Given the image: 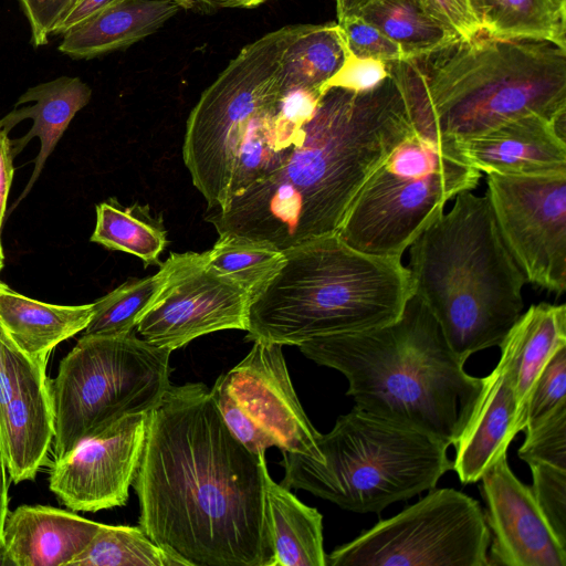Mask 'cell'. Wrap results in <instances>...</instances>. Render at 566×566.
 <instances>
[{
  "label": "cell",
  "instance_id": "obj_41",
  "mask_svg": "<svg viewBox=\"0 0 566 566\" xmlns=\"http://www.w3.org/2000/svg\"><path fill=\"white\" fill-rule=\"evenodd\" d=\"M8 490H9V485H8L7 462H6L2 442H1V438H0V545H1V534H2L3 523H4L7 514L9 512V510H8V503H9Z\"/></svg>",
  "mask_w": 566,
  "mask_h": 566
},
{
  "label": "cell",
  "instance_id": "obj_1",
  "mask_svg": "<svg viewBox=\"0 0 566 566\" xmlns=\"http://www.w3.org/2000/svg\"><path fill=\"white\" fill-rule=\"evenodd\" d=\"M265 453L229 430L202 382L166 390L148 412L132 486L139 526L184 566H274Z\"/></svg>",
  "mask_w": 566,
  "mask_h": 566
},
{
  "label": "cell",
  "instance_id": "obj_29",
  "mask_svg": "<svg viewBox=\"0 0 566 566\" xmlns=\"http://www.w3.org/2000/svg\"><path fill=\"white\" fill-rule=\"evenodd\" d=\"M206 255L213 270L240 284L251 297L284 261L283 251L274 245L234 234L219 235Z\"/></svg>",
  "mask_w": 566,
  "mask_h": 566
},
{
  "label": "cell",
  "instance_id": "obj_44",
  "mask_svg": "<svg viewBox=\"0 0 566 566\" xmlns=\"http://www.w3.org/2000/svg\"><path fill=\"white\" fill-rule=\"evenodd\" d=\"M179 6L180 9L195 10V9H209L203 0H170Z\"/></svg>",
  "mask_w": 566,
  "mask_h": 566
},
{
  "label": "cell",
  "instance_id": "obj_26",
  "mask_svg": "<svg viewBox=\"0 0 566 566\" xmlns=\"http://www.w3.org/2000/svg\"><path fill=\"white\" fill-rule=\"evenodd\" d=\"M348 53L336 21L305 24L284 53L281 92L293 87L316 88L338 71ZM324 93V92H323Z\"/></svg>",
  "mask_w": 566,
  "mask_h": 566
},
{
  "label": "cell",
  "instance_id": "obj_43",
  "mask_svg": "<svg viewBox=\"0 0 566 566\" xmlns=\"http://www.w3.org/2000/svg\"><path fill=\"white\" fill-rule=\"evenodd\" d=\"M209 8L251 9L270 0H203Z\"/></svg>",
  "mask_w": 566,
  "mask_h": 566
},
{
  "label": "cell",
  "instance_id": "obj_30",
  "mask_svg": "<svg viewBox=\"0 0 566 566\" xmlns=\"http://www.w3.org/2000/svg\"><path fill=\"white\" fill-rule=\"evenodd\" d=\"M165 279L164 268L150 276L128 280L93 302L92 317L83 331L88 336H123L136 331Z\"/></svg>",
  "mask_w": 566,
  "mask_h": 566
},
{
  "label": "cell",
  "instance_id": "obj_9",
  "mask_svg": "<svg viewBox=\"0 0 566 566\" xmlns=\"http://www.w3.org/2000/svg\"><path fill=\"white\" fill-rule=\"evenodd\" d=\"M491 534L478 501L431 489L326 555V566H489Z\"/></svg>",
  "mask_w": 566,
  "mask_h": 566
},
{
  "label": "cell",
  "instance_id": "obj_6",
  "mask_svg": "<svg viewBox=\"0 0 566 566\" xmlns=\"http://www.w3.org/2000/svg\"><path fill=\"white\" fill-rule=\"evenodd\" d=\"M317 448L321 462L282 451L281 484L355 513H379L436 488L453 463L444 442L357 407L321 433Z\"/></svg>",
  "mask_w": 566,
  "mask_h": 566
},
{
  "label": "cell",
  "instance_id": "obj_12",
  "mask_svg": "<svg viewBox=\"0 0 566 566\" xmlns=\"http://www.w3.org/2000/svg\"><path fill=\"white\" fill-rule=\"evenodd\" d=\"M485 197L500 235L526 283L566 290V175L486 174Z\"/></svg>",
  "mask_w": 566,
  "mask_h": 566
},
{
  "label": "cell",
  "instance_id": "obj_8",
  "mask_svg": "<svg viewBox=\"0 0 566 566\" xmlns=\"http://www.w3.org/2000/svg\"><path fill=\"white\" fill-rule=\"evenodd\" d=\"M304 28L284 25L247 44L189 113L182 159L208 210L227 201L234 160L251 123L276 107L284 53Z\"/></svg>",
  "mask_w": 566,
  "mask_h": 566
},
{
  "label": "cell",
  "instance_id": "obj_24",
  "mask_svg": "<svg viewBox=\"0 0 566 566\" xmlns=\"http://www.w3.org/2000/svg\"><path fill=\"white\" fill-rule=\"evenodd\" d=\"M480 32L566 49V0H467Z\"/></svg>",
  "mask_w": 566,
  "mask_h": 566
},
{
  "label": "cell",
  "instance_id": "obj_31",
  "mask_svg": "<svg viewBox=\"0 0 566 566\" xmlns=\"http://www.w3.org/2000/svg\"><path fill=\"white\" fill-rule=\"evenodd\" d=\"M323 92L316 88L293 87L281 92L274 114L275 146L289 153L301 144L303 127L312 119Z\"/></svg>",
  "mask_w": 566,
  "mask_h": 566
},
{
  "label": "cell",
  "instance_id": "obj_39",
  "mask_svg": "<svg viewBox=\"0 0 566 566\" xmlns=\"http://www.w3.org/2000/svg\"><path fill=\"white\" fill-rule=\"evenodd\" d=\"M125 0H77L53 35H62Z\"/></svg>",
  "mask_w": 566,
  "mask_h": 566
},
{
  "label": "cell",
  "instance_id": "obj_32",
  "mask_svg": "<svg viewBox=\"0 0 566 566\" xmlns=\"http://www.w3.org/2000/svg\"><path fill=\"white\" fill-rule=\"evenodd\" d=\"M533 497L548 526L566 547V469L547 463H528Z\"/></svg>",
  "mask_w": 566,
  "mask_h": 566
},
{
  "label": "cell",
  "instance_id": "obj_45",
  "mask_svg": "<svg viewBox=\"0 0 566 566\" xmlns=\"http://www.w3.org/2000/svg\"><path fill=\"white\" fill-rule=\"evenodd\" d=\"M3 261H4V255H3V249H2V244H1V240H0V272L3 268Z\"/></svg>",
  "mask_w": 566,
  "mask_h": 566
},
{
  "label": "cell",
  "instance_id": "obj_33",
  "mask_svg": "<svg viewBox=\"0 0 566 566\" xmlns=\"http://www.w3.org/2000/svg\"><path fill=\"white\" fill-rule=\"evenodd\" d=\"M566 346L560 347L546 363L531 389L524 431L544 420L558 406L566 402Z\"/></svg>",
  "mask_w": 566,
  "mask_h": 566
},
{
  "label": "cell",
  "instance_id": "obj_40",
  "mask_svg": "<svg viewBox=\"0 0 566 566\" xmlns=\"http://www.w3.org/2000/svg\"><path fill=\"white\" fill-rule=\"evenodd\" d=\"M13 158L11 140L8 134L0 128V234L13 179Z\"/></svg>",
  "mask_w": 566,
  "mask_h": 566
},
{
  "label": "cell",
  "instance_id": "obj_28",
  "mask_svg": "<svg viewBox=\"0 0 566 566\" xmlns=\"http://www.w3.org/2000/svg\"><path fill=\"white\" fill-rule=\"evenodd\" d=\"M70 566H184L140 526L102 524Z\"/></svg>",
  "mask_w": 566,
  "mask_h": 566
},
{
  "label": "cell",
  "instance_id": "obj_16",
  "mask_svg": "<svg viewBox=\"0 0 566 566\" xmlns=\"http://www.w3.org/2000/svg\"><path fill=\"white\" fill-rule=\"evenodd\" d=\"M566 117L531 114L480 135L446 144L480 172L504 176L566 175Z\"/></svg>",
  "mask_w": 566,
  "mask_h": 566
},
{
  "label": "cell",
  "instance_id": "obj_38",
  "mask_svg": "<svg viewBox=\"0 0 566 566\" xmlns=\"http://www.w3.org/2000/svg\"><path fill=\"white\" fill-rule=\"evenodd\" d=\"M429 12L452 29L461 39L480 34V29L470 14L467 0H421Z\"/></svg>",
  "mask_w": 566,
  "mask_h": 566
},
{
  "label": "cell",
  "instance_id": "obj_23",
  "mask_svg": "<svg viewBox=\"0 0 566 566\" xmlns=\"http://www.w3.org/2000/svg\"><path fill=\"white\" fill-rule=\"evenodd\" d=\"M265 503L274 566H326L323 516L265 475Z\"/></svg>",
  "mask_w": 566,
  "mask_h": 566
},
{
  "label": "cell",
  "instance_id": "obj_27",
  "mask_svg": "<svg viewBox=\"0 0 566 566\" xmlns=\"http://www.w3.org/2000/svg\"><path fill=\"white\" fill-rule=\"evenodd\" d=\"M91 241L136 255L144 266L158 264L167 244L161 220L154 219L147 207H123L115 199L96 206V223Z\"/></svg>",
  "mask_w": 566,
  "mask_h": 566
},
{
  "label": "cell",
  "instance_id": "obj_3",
  "mask_svg": "<svg viewBox=\"0 0 566 566\" xmlns=\"http://www.w3.org/2000/svg\"><path fill=\"white\" fill-rule=\"evenodd\" d=\"M340 371L355 407L429 434L449 447L463 429L483 378L469 375L426 304L415 294L380 327L316 337L297 346Z\"/></svg>",
  "mask_w": 566,
  "mask_h": 566
},
{
  "label": "cell",
  "instance_id": "obj_42",
  "mask_svg": "<svg viewBox=\"0 0 566 566\" xmlns=\"http://www.w3.org/2000/svg\"><path fill=\"white\" fill-rule=\"evenodd\" d=\"M374 1L376 0H335L337 21L356 15L363 8Z\"/></svg>",
  "mask_w": 566,
  "mask_h": 566
},
{
  "label": "cell",
  "instance_id": "obj_10",
  "mask_svg": "<svg viewBox=\"0 0 566 566\" xmlns=\"http://www.w3.org/2000/svg\"><path fill=\"white\" fill-rule=\"evenodd\" d=\"M449 149L442 165L422 177L401 176L381 166L353 200L338 237L360 252L401 258L451 199L479 185L482 172Z\"/></svg>",
  "mask_w": 566,
  "mask_h": 566
},
{
  "label": "cell",
  "instance_id": "obj_34",
  "mask_svg": "<svg viewBox=\"0 0 566 566\" xmlns=\"http://www.w3.org/2000/svg\"><path fill=\"white\" fill-rule=\"evenodd\" d=\"M525 433V441L518 449L523 461L566 469V402Z\"/></svg>",
  "mask_w": 566,
  "mask_h": 566
},
{
  "label": "cell",
  "instance_id": "obj_17",
  "mask_svg": "<svg viewBox=\"0 0 566 566\" xmlns=\"http://www.w3.org/2000/svg\"><path fill=\"white\" fill-rule=\"evenodd\" d=\"M520 431L515 388L507 360L501 355L496 367L483 378L470 416L453 443L452 470L459 480L463 484L480 481L483 473L506 453Z\"/></svg>",
  "mask_w": 566,
  "mask_h": 566
},
{
  "label": "cell",
  "instance_id": "obj_11",
  "mask_svg": "<svg viewBox=\"0 0 566 566\" xmlns=\"http://www.w3.org/2000/svg\"><path fill=\"white\" fill-rule=\"evenodd\" d=\"M249 354L210 388L231 433L252 453L270 447L322 461L321 433L291 381L282 345L255 340Z\"/></svg>",
  "mask_w": 566,
  "mask_h": 566
},
{
  "label": "cell",
  "instance_id": "obj_35",
  "mask_svg": "<svg viewBox=\"0 0 566 566\" xmlns=\"http://www.w3.org/2000/svg\"><path fill=\"white\" fill-rule=\"evenodd\" d=\"M347 50L361 59H374L385 63L408 60L402 48L387 38L376 27L359 15L336 21Z\"/></svg>",
  "mask_w": 566,
  "mask_h": 566
},
{
  "label": "cell",
  "instance_id": "obj_37",
  "mask_svg": "<svg viewBox=\"0 0 566 566\" xmlns=\"http://www.w3.org/2000/svg\"><path fill=\"white\" fill-rule=\"evenodd\" d=\"M77 0H18L27 18L34 49L45 45Z\"/></svg>",
  "mask_w": 566,
  "mask_h": 566
},
{
  "label": "cell",
  "instance_id": "obj_14",
  "mask_svg": "<svg viewBox=\"0 0 566 566\" xmlns=\"http://www.w3.org/2000/svg\"><path fill=\"white\" fill-rule=\"evenodd\" d=\"M148 412L127 415L54 461L49 485L73 511L123 506L145 447Z\"/></svg>",
  "mask_w": 566,
  "mask_h": 566
},
{
  "label": "cell",
  "instance_id": "obj_36",
  "mask_svg": "<svg viewBox=\"0 0 566 566\" xmlns=\"http://www.w3.org/2000/svg\"><path fill=\"white\" fill-rule=\"evenodd\" d=\"M389 76L388 64L361 59L349 51L338 71L324 84L323 92L338 87L352 92H367L380 85Z\"/></svg>",
  "mask_w": 566,
  "mask_h": 566
},
{
  "label": "cell",
  "instance_id": "obj_5",
  "mask_svg": "<svg viewBox=\"0 0 566 566\" xmlns=\"http://www.w3.org/2000/svg\"><path fill=\"white\" fill-rule=\"evenodd\" d=\"M277 272L251 297L247 339L300 346L396 321L412 295L401 258L360 252L337 233L285 251Z\"/></svg>",
  "mask_w": 566,
  "mask_h": 566
},
{
  "label": "cell",
  "instance_id": "obj_19",
  "mask_svg": "<svg viewBox=\"0 0 566 566\" xmlns=\"http://www.w3.org/2000/svg\"><path fill=\"white\" fill-rule=\"evenodd\" d=\"M91 97L92 90L85 82L77 76L63 75L29 87L18 98L15 107L0 119V128L6 134L24 119L33 122L24 136L11 140L13 157L34 137L40 140L33 171L14 206L30 192L71 120Z\"/></svg>",
  "mask_w": 566,
  "mask_h": 566
},
{
  "label": "cell",
  "instance_id": "obj_15",
  "mask_svg": "<svg viewBox=\"0 0 566 566\" xmlns=\"http://www.w3.org/2000/svg\"><path fill=\"white\" fill-rule=\"evenodd\" d=\"M491 534L490 565L566 566L563 546L531 491L510 469L502 454L481 476Z\"/></svg>",
  "mask_w": 566,
  "mask_h": 566
},
{
  "label": "cell",
  "instance_id": "obj_22",
  "mask_svg": "<svg viewBox=\"0 0 566 566\" xmlns=\"http://www.w3.org/2000/svg\"><path fill=\"white\" fill-rule=\"evenodd\" d=\"M93 314V303L55 305L11 290L0 281V325L25 354L48 358L61 342L83 332Z\"/></svg>",
  "mask_w": 566,
  "mask_h": 566
},
{
  "label": "cell",
  "instance_id": "obj_18",
  "mask_svg": "<svg viewBox=\"0 0 566 566\" xmlns=\"http://www.w3.org/2000/svg\"><path fill=\"white\" fill-rule=\"evenodd\" d=\"M101 525L61 509L21 505L3 523L0 565L70 566Z\"/></svg>",
  "mask_w": 566,
  "mask_h": 566
},
{
  "label": "cell",
  "instance_id": "obj_2",
  "mask_svg": "<svg viewBox=\"0 0 566 566\" xmlns=\"http://www.w3.org/2000/svg\"><path fill=\"white\" fill-rule=\"evenodd\" d=\"M417 136L439 147L537 114L566 117V49L480 33L388 63Z\"/></svg>",
  "mask_w": 566,
  "mask_h": 566
},
{
  "label": "cell",
  "instance_id": "obj_25",
  "mask_svg": "<svg viewBox=\"0 0 566 566\" xmlns=\"http://www.w3.org/2000/svg\"><path fill=\"white\" fill-rule=\"evenodd\" d=\"M356 15L398 43L408 59L424 56L461 39L421 0H376Z\"/></svg>",
  "mask_w": 566,
  "mask_h": 566
},
{
  "label": "cell",
  "instance_id": "obj_20",
  "mask_svg": "<svg viewBox=\"0 0 566 566\" xmlns=\"http://www.w3.org/2000/svg\"><path fill=\"white\" fill-rule=\"evenodd\" d=\"M179 10L170 0H125L62 34L57 50L75 60L123 50L155 33Z\"/></svg>",
  "mask_w": 566,
  "mask_h": 566
},
{
  "label": "cell",
  "instance_id": "obj_7",
  "mask_svg": "<svg viewBox=\"0 0 566 566\" xmlns=\"http://www.w3.org/2000/svg\"><path fill=\"white\" fill-rule=\"evenodd\" d=\"M171 353L135 333L82 335L51 380L55 460L116 420L149 412L171 385Z\"/></svg>",
  "mask_w": 566,
  "mask_h": 566
},
{
  "label": "cell",
  "instance_id": "obj_21",
  "mask_svg": "<svg viewBox=\"0 0 566 566\" xmlns=\"http://www.w3.org/2000/svg\"><path fill=\"white\" fill-rule=\"evenodd\" d=\"M566 346V306L539 303L523 312L500 345L513 379L518 423L525 427L527 399L549 358Z\"/></svg>",
  "mask_w": 566,
  "mask_h": 566
},
{
  "label": "cell",
  "instance_id": "obj_4",
  "mask_svg": "<svg viewBox=\"0 0 566 566\" xmlns=\"http://www.w3.org/2000/svg\"><path fill=\"white\" fill-rule=\"evenodd\" d=\"M412 294L454 354L500 347L524 308L523 273L506 249L485 196L464 190L409 247Z\"/></svg>",
  "mask_w": 566,
  "mask_h": 566
},
{
  "label": "cell",
  "instance_id": "obj_13",
  "mask_svg": "<svg viewBox=\"0 0 566 566\" xmlns=\"http://www.w3.org/2000/svg\"><path fill=\"white\" fill-rule=\"evenodd\" d=\"M161 266L164 283L136 326L144 340L172 352L213 332L247 331L251 294L213 270L206 252L171 253Z\"/></svg>",
  "mask_w": 566,
  "mask_h": 566
}]
</instances>
